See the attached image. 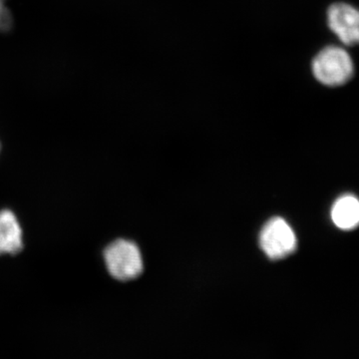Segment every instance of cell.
Here are the masks:
<instances>
[{"label": "cell", "mask_w": 359, "mask_h": 359, "mask_svg": "<svg viewBox=\"0 0 359 359\" xmlns=\"http://www.w3.org/2000/svg\"><path fill=\"white\" fill-rule=\"evenodd\" d=\"M311 72L316 81L325 86H342L353 76V61L346 49L330 45L314 56Z\"/></svg>", "instance_id": "obj_1"}, {"label": "cell", "mask_w": 359, "mask_h": 359, "mask_svg": "<svg viewBox=\"0 0 359 359\" xmlns=\"http://www.w3.org/2000/svg\"><path fill=\"white\" fill-rule=\"evenodd\" d=\"M104 257L110 275L116 280H134L143 271L140 250L130 241H115L106 248Z\"/></svg>", "instance_id": "obj_2"}, {"label": "cell", "mask_w": 359, "mask_h": 359, "mask_svg": "<svg viewBox=\"0 0 359 359\" xmlns=\"http://www.w3.org/2000/svg\"><path fill=\"white\" fill-rule=\"evenodd\" d=\"M259 245L271 259L290 256L297 249V237L289 224L282 218H273L259 233Z\"/></svg>", "instance_id": "obj_3"}, {"label": "cell", "mask_w": 359, "mask_h": 359, "mask_svg": "<svg viewBox=\"0 0 359 359\" xmlns=\"http://www.w3.org/2000/svg\"><path fill=\"white\" fill-rule=\"evenodd\" d=\"M327 25L346 46L359 44V11L351 4L337 2L327 9Z\"/></svg>", "instance_id": "obj_4"}, {"label": "cell", "mask_w": 359, "mask_h": 359, "mask_svg": "<svg viewBox=\"0 0 359 359\" xmlns=\"http://www.w3.org/2000/svg\"><path fill=\"white\" fill-rule=\"evenodd\" d=\"M22 249V230L18 219L8 210L0 212V256L18 255Z\"/></svg>", "instance_id": "obj_5"}, {"label": "cell", "mask_w": 359, "mask_h": 359, "mask_svg": "<svg viewBox=\"0 0 359 359\" xmlns=\"http://www.w3.org/2000/svg\"><path fill=\"white\" fill-rule=\"evenodd\" d=\"M332 222L340 230H353L359 224V200L351 195L344 196L332 209Z\"/></svg>", "instance_id": "obj_6"}, {"label": "cell", "mask_w": 359, "mask_h": 359, "mask_svg": "<svg viewBox=\"0 0 359 359\" xmlns=\"http://www.w3.org/2000/svg\"><path fill=\"white\" fill-rule=\"evenodd\" d=\"M6 0H0V32H7L13 26V16L7 8Z\"/></svg>", "instance_id": "obj_7"}]
</instances>
